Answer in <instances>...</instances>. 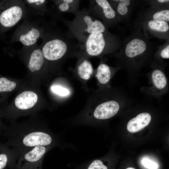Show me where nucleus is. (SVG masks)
<instances>
[{
    "label": "nucleus",
    "instance_id": "5701e85b",
    "mask_svg": "<svg viewBox=\"0 0 169 169\" xmlns=\"http://www.w3.org/2000/svg\"><path fill=\"white\" fill-rule=\"evenodd\" d=\"M117 10L120 14L121 15H124L127 13L128 9L127 6L119 2Z\"/></svg>",
    "mask_w": 169,
    "mask_h": 169
},
{
    "label": "nucleus",
    "instance_id": "6ab92c4d",
    "mask_svg": "<svg viewBox=\"0 0 169 169\" xmlns=\"http://www.w3.org/2000/svg\"><path fill=\"white\" fill-rule=\"evenodd\" d=\"M16 86V83L5 77L0 78V92H11Z\"/></svg>",
    "mask_w": 169,
    "mask_h": 169
},
{
    "label": "nucleus",
    "instance_id": "ddd939ff",
    "mask_svg": "<svg viewBox=\"0 0 169 169\" xmlns=\"http://www.w3.org/2000/svg\"><path fill=\"white\" fill-rule=\"evenodd\" d=\"M150 86L147 89L149 93L156 96L165 93L168 88V81L164 72L159 69H155L150 76Z\"/></svg>",
    "mask_w": 169,
    "mask_h": 169
},
{
    "label": "nucleus",
    "instance_id": "a878e982",
    "mask_svg": "<svg viewBox=\"0 0 169 169\" xmlns=\"http://www.w3.org/2000/svg\"><path fill=\"white\" fill-rule=\"evenodd\" d=\"M157 1L160 3H163L169 2L168 0H158Z\"/></svg>",
    "mask_w": 169,
    "mask_h": 169
},
{
    "label": "nucleus",
    "instance_id": "f8f14e48",
    "mask_svg": "<svg viewBox=\"0 0 169 169\" xmlns=\"http://www.w3.org/2000/svg\"><path fill=\"white\" fill-rule=\"evenodd\" d=\"M78 60L74 69L75 75L83 83L87 82L92 76L94 71L89 58L81 50L77 57Z\"/></svg>",
    "mask_w": 169,
    "mask_h": 169
},
{
    "label": "nucleus",
    "instance_id": "4468645a",
    "mask_svg": "<svg viewBox=\"0 0 169 169\" xmlns=\"http://www.w3.org/2000/svg\"><path fill=\"white\" fill-rule=\"evenodd\" d=\"M146 45L142 39L136 38L126 44L125 53V56L131 60L135 59L143 54L146 49Z\"/></svg>",
    "mask_w": 169,
    "mask_h": 169
},
{
    "label": "nucleus",
    "instance_id": "a211bd4d",
    "mask_svg": "<svg viewBox=\"0 0 169 169\" xmlns=\"http://www.w3.org/2000/svg\"><path fill=\"white\" fill-rule=\"evenodd\" d=\"M148 25L151 29L160 32H166L169 29L168 24L165 21L151 20L148 22Z\"/></svg>",
    "mask_w": 169,
    "mask_h": 169
},
{
    "label": "nucleus",
    "instance_id": "b1692460",
    "mask_svg": "<svg viewBox=\"0 0 169 169\" xmlns=\"http://www.w3.org/2000/svg\"><path fill=\"white\" fill-rule=\"evenodd\" d=\"M160 55L161 58L164 59L169 58V45L168 44L161 51Z\"/></svg>",
    "mask_w": 169,
    "mask_h": 169
},
{
    "label": "nucleus",
    "instance_id": "bb28decb",
    "mask_svg": "<svg viewBox=\"0 0 169 169\" xmlns=\"http://www.w3.org/2000/svg\"><path fill=\"white\" fill-rule=\"evenodd\" d=\"M125 169H136L133 167H128Z\"/></svg>",
    "mask_w": 169,
    "mask_h": 169
},
{
    "label": "nucleus",
    "instance_id": "dca6fc26",
    "mask_svg": "<svg viewBox=\"0 0 169 169\" xmlns=\"http://www.w3.org/2000/svg\"><path fill=\"white\" fill-rule=\"evenodd\" d=\"M151 119V115L149 113H141L128 122L127 125V130L131 133L138 131L147 126Z\"/></svg>",
    "mask_w": 169,
    "mask_h": 169
},
{
    "label": "nucleus",
    "instance_id": "9d476101",
    "mask_svg": "<svg viewBox=\"0 0 169 169\" xmlns=\"http://www.w3.org/2000/svg\"><path fill=\"white\" fill-rule=\"evenodd\" d=\"M53 4L49 8L47 14L54 19H59L64 13H71L74 15L79 10L81 0H55L51 1Z\"/></svg>",
    "mask_w": 169,
    "mask_h": 169
},
{
    "label": "nucleus",
    "instance_id": "aec40b11",
    "mask_svg": "<svg viewBox=\"0 0 169 169\" xmlns=\"http://www.w3.org/2000/svg\"><path fill=\"white\" fill-rule=\"evenodd\" d=\"M51 90L54 93L62 97H69L71 94L70 90L68 88L60 85H53Z\"/></svg>",
    "mask_w": 169,
    "mask_h": 169
},
{
    "label": "nucleus",
    "instance_id": "9b49d317",
    "mask_svg": "<svg viewBox=\"0 0 169 169\" xmlns=\"http://www.w3.org/2000/svg\"><path fill=\"white\" fill-rule=\"evenodd\" d=\"M88 9L92 16L103 19L105 21L113 19L115 13L109 2L107 0H90Z\"/></svg>",
    "mask_w": 169,
    "mask_h": 169
},
{
    "label": "nucleus",
    "instance_id": "4be33fe9",
    "mask_svg": "<svg viewBox=\"0 0 169 169\" xmlns=\"http://www.w3.org/2000/svg\"><path fill=\"white\" fill-rule=\"evenodd\" d=\"M143 165L148 169H157L158 166L157 163L146 157L141 160Z\"/></svg>",
    "mask_w": 169,
    "mask_h": 169
},
{
    "label": "nucleus",
    "instance_id": "1a4fd4ad",
    "mask_svg": "<svg viewBox=\"0 0 169 169\" xmlns=\"http://www.w3.org/2000/svg\"><path fill=\"white\" fill-rule=\"evenodd\" d=\"M38 98L37 94L31 91H25L18 95L14 101L15 109L12 114L13 118L30 113L34 108Z\"/></svg>",
    "mask_w": 169,
    "mask_h": 169
},
{
    "label": "nucleus",
    "instance_id": "393cba45",
    "mask_svg": "<svg viewBox=\"0 0 169 169\" xmlns=\"http://www.w3.org/2000/svg\"><path fill=\"white\" fill-rule=\"evenodd\" d=\"M118 1L126 6H129L130 3V1L129 0H118Z\"/></svg>",
    "mask_w": 169,
    "mask_h": 169
},
{
    "label": "nucleus",
    "instance_id": "423d86ee",
    "mask_svg": "<svg viewBox=\"0 0 169 169\" xmlns=\"http://www.w3.org/2000/svg\"><path fill=\"white\" fill-rule=\"evenodd\" d=\"M52 147L38 146L20 153L15 169H42L44 157Z\"/></svg>",
    "mask_w": 169,
    "mask_h": 169
},
{
    "label": "nucleus",
    "instance_id": "20e7f679",
    "mask_svg": "<svg viewBox=\"0 0 169 169\" xmlns=\"http://www.w3.org/2000/svg\"><path fill=\"white\" fill-rule=\"evenodd\" d=\"M49 23L42 20H31L24 19L11 36L9 43L19 42L23 47H29L37 44L39 38L44 35Z\"/></svg>",
    "mask_w": 169,
    "mask_h": 169
},
{
    "label": "nucleus",
    "instance_id": "0eeeda50",
    "mask_svg": "<svg viewBox=\"0 0 169 169\" xmlns=\"http://www.w3.org/2000/svg\"><path fill=\"white\" fill-rule=\"evenodd\" d=\"M94 32L89 33L80 46V49L89 58L101 57L108 52L107 34Z\"/></svg>",
    "mask_w": 169,
    "mask_h": 169
},
{
    "label": "nucleus",
    "instance_id": "6e6552de",
    "mask_svg": "<svg viewBox=\"0 0 169 169\" xmlns=\"http://www.w3.org/2000/svg\"><path fill=\"white\" fill-rule=\"evenodd\" d=\"M18 52L27 57V67L31 73L38 72L43 68H46L45 60L40 45L37 44L29 47H23Z\"/></svg>",
    "mask_w": 169,
    "mask_h": 169
},
{
    "label": "nucleus",
    "instance_id": "7ed1b4c3",
    "mask_svg": "<svg viewBox=\"0 0 169 169\" xmlns=\"http://www.w3.org/2000/svg\"><path fill=\"white\" fill-rule=\"evenodd\" d=\"M116 92L110 86L93 92L76 117L77 122L92 124L97 120H108L115 116L120 109V102H123Z\"/></svg>",
    "mask_w": 169,
    "mask_h": 169
},
{
    "label": "nucleus",
    "instance_id": "39448f33",
    "mask_svg": "<svg viewBox=\"0 0 169 169\" xmlns=\"http://www.w3.org/2000/svg\"><path fill=\"white\" fill-rule=\"evenodd\" d=\"M28 16V10L23 0L1 1L0 37Z\"/></svg>",
    "mask_w": 169,
    "mask_h": 169
},
{
    "label": "nucleus",
    "instance_id": "f257e3e1",
    "mask_svg": "<svg viewBox=\"0 0 169 169\" xmlns=\"http://www.w3.org/2000/svg\"><path fill=\"white\" fill-rule=\"evenodd\" d=\"M51 24H48L40 45L46 69H59L68 59L77 58L81 49L78 43L72 40L70 36L54 28Z\"/></svg>",
    "mask_w": 169,
    "mask_h": 169
},
{
    "label": "nucleus",
    "instance_id": "f3484780",
    "mask_svg": "<svg viewBox=\"0 0 169 169\" xmlns=\"http://www.w3.org/2000/svg\"><path fill=\"white\" fill-rule=\"evenodd\" d=\"M23 1L28 10L27 18L32 15L44 16L47 14L48 1L46 0H25Z\"/></svg>",
    "mask_w": 169,
    "mask_h": 169
},
{
    "label": "nucleus",
    "instance_id": "f03ea898",
    "mask_svg": "<svg viewBox=\"0 0 169 169\" xmlns=\"http://www.w3.org/2000/svg\"><path fill=\"white\" fill-rule=\"evenodd\" d=\"M8 145L22 152L38 146L52 148L59 145L58 137L43 123L30 120L14 124L8 130Z\"/></svg>",
    "mask_w": 169,
    "mask_h": 169
},
{
    "label": "nucleus",
    "instance_id": "412c9836",
    "mask_svg": "<svg viewBox=\"0 0 169 169\" xmlns=\"http://www.w3.org/2000/svg\"><path fill=\"white\" fill-rule=\"evenodd\" d=\"M153 20L167 22L169 21V10H162L155 13L153 16Z\"/></svg>",
    "mask_w": 169,
    "mask_h": 169
},
{
    "label": "nucleus",
    "instance_id": "2eb2a0df",
    "mask_svg": "<svg viewBox=\"0 0 169 169\" xmlns=\"http://www.w3.org/2000/svg\"><path fill=\"white\" fill-rule=\"evenodd\" d=\"M115 71L111 67L105 63L100 64L98 66L95 74L100 88L109 87Z\"/></svg>",
    "mask_w": 169,
    "mask_h": 169
}]
</instances>
